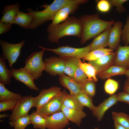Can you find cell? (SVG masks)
Wrapping results in <instances>:
<instances>
[{
    "label": "cell",
    "mask_w": 129,
    "mask_h": 129,
    "mask_svg": "<svg viewBox=\"0 0 129 129\" xmlns=\"http://www.w3.org/2000/svg\"><path fill=\"white\" fill-rule=\"evenodd\" d=\"M46 30L49 41L59 43L60 39L64 37L73 36L80 38L82 26L79 18L71 16L60 23L49 24Z\"/></svg>",
    "instance_id": "cell-1"
},
{
    "label": "cell",
    "mask_w": 129,
    "mask_h": 129,
    "mask_svg": "<svg viewBox=\"0 0 129 129\" xmlns=\"http://www.w3.org/2000/svg\"><path fill=\"white\" fill-rule=\"evenodd\" d=\"M79 18L82 26L80 38V42L82 44L101 34L112 26L115 22L113 21H106L102 19L97 13L93 14L84 15Z\"/></svg>",
    "instance_id": "cell-2"
},
{
    "label": "cell",
    "mask_w": 129,
    "mask_h": 129,
    "mask_svg": "<svg viewBox=\"0 0 129 129\" xmlns=\"http://www.w3.org/2000/svg\"><path fill=\"white\" fill-rule=\"evenodd\" d=\"M72 0H54L49 5H45L44 9L38 11L30 8L26 10L32 18L30 29H34L46 22L53 20L55 15L61 8L70 2Z\"/></svg>",
    "instance_id": "cell-3"
},
{
    "label": "cell",
    "mask_w": 129,
    "mask_h": 129,
    "mask_svg": "<svg viewBox=\"0 0 129 129\" xmlns=\"http://www.w3.org/2000/svg\"><path fill=\"white\" fill-rule=\"evenodd\" d=\"M45 50L44 49L32 53L25 60V66L26 70L36 80L41 76L42 72L45 71V66L43 57Z\"/></svg>",
    "instance_id": "cell-4"
},
{
    "label": "cell",
    "mask_w": 129,
    "mask_h": 129,
    "mask_svg": "<svg viewBox=\"0 0 129 129\" xmlns=\"http://www.w3.org/2000/svg\"><path fill=\"white\" fill-rule=\"evenodd\" d=\"M39 47L45 50L52 52L62 58H74L79 59L84 57L90 51V43L81 48H76L68 45L62 46L56 48H49L40 46Z\"/></svg>",
    "instance_id": "cell-5"
},
{
    "label": "cell",
    "mask_w": 129,
    "mask_h": 129,
    "mask_svg": "<svg viewBox=\"0 0 129 129\" xmlns=\"http://www.w3.org/2000/svg\"><path fill=\"white\" fill-rule=\"evenodd\" d=\"M68 93L64 89L36 112L43 117L48 116L61 111L64 99Z\"/></svg>",
    "instance_id": "cell-6"
},
{
    "label": "cell",
    "mask_w": 129,
    "mask_h": 129,
    "mask_svg": "<svg viewBox=\"0 0 129 129\" xmlns=\"http://www.w3.org/2000/svg\"><path fill=\"white\" fill-rule=\"evenodd\" d=\"M25 43V41L23 40L20 42L16 44L8 43L4 40L0 41V44L2 52V58L7 60L9 67L12 68L19 56L22 48Z\"/></svg>",
    "instance_id": "cell-7"
},
{
    "label": "cell",
    "mask_w": 129,
    "mask_h": 129,
    "mask_svg": "<svg viewBox=\"0 0 129 129\" xmlns=\"http://www.w3.org/2000/svg\"><path fill=\"white\" fill-rule=\"evenodd\" d=\"M34 98L31 95L25 96L20 98L12 111L9 120L14 121L20 117L28 115L29 111L33 107Z\"/></svg>",
    "instance_id": "cell-8"
},
{
    "label": "cell",
    "mask_w": 129,
    "mask_h": 129,
    "mask_svg": "<svg viewBox=\"0 0 129 129\" xmlns=\"http://www.w3.org/2000/svg\"><path fill=\"white\" fill-rule=\"evenodd\" d=\"M88 1L87 0H72L59 10L52 21L51 24H56L65 21L70 14H73L78 10L80 5Z\"/></svg>",
    "instance_id": "cell-9"
},
{
    "label": "cell",
    "mask_w": 129,
    "mask_h": 129,
    "mask_svg": "<svg viewBox=\"0 0 129 129\" xmlns=\"http://www.w3.org/2000/svg\"><path fill=\"white\" fill-rule=\"evenodd\" d=\"M45 66V71L52 76L64 74V65L63 58L52 56L45 58L44 60Z\"/></svg>",
    "instance_id": "cell-10"
},
{
    "label": "cell",
    "mask_w": 129,
    "mask_h": 129,
    "mask_svg": "<svg viewBox=\"0 0 129 129\" xmlns=\"http://www.w3.org/2000/svg\"><path fill=\"white\" fill-rule=\"evenodd\" d=\"M61 88L53 86L47 89H43L40 92L39 95L34 97L33 107L36 109L41 107L60 92Z\"/></svg>",
    "instance_id": "cell-11"
},
{
    "label": "cell",
    "mask_w": 129,
    "mask_h": 129,
    "mask_svg": "<svg viewBox=\"0 0 129 129\" xmlns=\"http://www.w3.org/2000/svg\"><path fill=\"white\" fill-rule=\"evenodd\" d=\"M43 117L45 119L47 129H64L70 124L69 121L62 111L49 116Z\"/></svg>",
    "instance_id": "cell-12"
},
{
    "label": "cell",
    "mask_w": 129,
    "mask_h": 129,
    "mask_svg": "<svg viewBox=\"0 0 129 129\" xmlns=\"http://www.w3.org/2000/svg\"><path fill=\"white\" fill-rule=\"evenodd\" d=\"M12 77L16 81L25 85L31 90L38 91L39 89L34 84L33 77L24 67L19 69L12 68L11 70Z\"/></svg>",
    "instance_id": "cell-13"
},
{
    "label": "cell",
    "mask_w": 129,
    "mask_h": 129,
    "mask_svg": "<svg viewBox=\"0 0 129 129\" xmlns=\"http://www.w3.org/2000/svg\"><path fill=\"white\" fill-rule=\"evenodd\" d=\"M123 24L120 21L115 22L111 27L109 35L108 46L113 51L119 46L122 33Z\"/></svg>",
    "instance_id": "cell-14"
},
{
    "label": "cell",
    "mask_w": 129,
    "mask_h": 129,
    "mask_svg": "<svg viewBox=\"0 0 129 129\" xmlns=\"http://www.w3.org/2000/svg\"><path fill=\"white\" fill-rule=\"evenodd\" d=\"M116 52L104 56L96 60L88 61L95 69L97 74L114 65Z\"/></svg>",
    "instance_id": "cell-15"
},
{
    "label": "cell",
    "mask_w": 129,
    "mask_h": 129,
    "mask_svg": "<svg viewBox=\"0 0 129 129\" xmlns=\"http://www.w3.org/2000/svg\"><path fill=\"white\" fill-rule=\"evenodd\" d=\"M118 102L117 94L111 96L97 106H96L92 111L93 115L97 118L98 121H101L107 111Z\"/></svg>",
    "instance_id": "cell-16"
},
{
    "label": "cell",
    "mask_w": 129,
    "mask_h": 129,
    "mask_svg": "<svg viewBox=\"0 0 129 129\" xmlns=\"http://www.w3.org/2000/svg\"><path fill=\"white\" fill-rule=\"evenodd\" d=\"M20 3L7 5L3 7L2 11L3 16L0 22L13 24L16 17L19 11Z\"/></svg>",
    "instance_id": "cell-17"
},
{
    "label": "cell",
    "mask_w": 129,
    "mask_h": 129,
    "mask_svg": "<svg viewBox=\"0 0 129 129\" xmlns=\"http://www.w3.org/2000/svg\"><path fill=\"white\" fill-rule=\"evenodd\" d=\"M116 50L114 65L129 69V45H119Z\"/></svg>",
    "instance_id": "cell-18"
},
{
    "label": "cell",
    "mask_w": 129,
    "mask_h": 129,
    "mask_svg": "<svg viewBox=\"0 0 129 129\" xmlns=\"http://www.w3.org/2000/svg\"><path fill=\"white\" fill-rule=\"evenodd\" d=\"M59 80L60 84L70 91V93L76 95L82 91V84L76 82L73 78L64 74L59 75Z\"/></svg>",
    "instance_id": "cell-19"
},
{
    "label": "cell",
    "mask_w": 129,
    "mask_h": 129,
    "mask_svg": "<svg viewBox=\"0 0 129 129\" xmlns=\"http://www.w3.org/2000/svg\"><path fill=\"white\" fill-rule=\"evenodd\" d=\"M61 111L69 121L74 123L78 126H80L82 119L86 116V113L83 110L70 109L63 105Z\"/></svg>",
    "instance_id": "cell-20"
},
{
    "label": "cell",
    "mask_w": 129,
    "mask_h": 129,
    "mask_svg": "<svg viewBox=\"0 0 129 129\" xmlns=\"http://www.w3.org/2000/svg\"><path fill=\"white\" fill-rule=\"evenodd\" d=\"M112 26L94 38L90 43V51L97 49L104 48L108 46L109 35Z\"/></svg>",
    "instance_id": "cell-21"
},
{
    "label": "cell",
    "mask_w": 129,
    "mask_h": 129,
    "mask_svg": "<svg viewBox=\"0 0 129 129\" xmlns=\"http://www.w3.org/2000/svg\"><path fill=\"white\" fill-rule=\"evenodd\" d=\"M127 69L122 67L113 65L98 74L97 76L99 78L104 80L112 76L124 75Z\"/></svg>",
    "instance_id": "cell-22"
},
{
    "label": "cell",
    "mask_w": 129,
    "mask_h": 129,
    "mask_svg": "<svg viewBox=\"0 0 129 129\" xmlns=\"http://www.w3.org/2000/svg\"><path fill=\"white\" fill-rule=\"evenodd\" d=\"M32 21V17L28 13L19 11L13 24H16L23 28L30 29Z\"/></svg>",
    "instance_id": "cell-23"
},
{
    "label": "cell",
    "mask_w": 129,
    "mask_h": 129,
    "mask_svg": "<svg viewBox=\"0 0 129 129\" xmlns=\"http://www.w3.org/2000/svg\"><path fill=\"white\" fill-rule=\"evenodd\" d=\"M62 58L64 65V74L72 78L75 70L79 66V59L74 58Z\"/></svg>",
    "instance_id": "cell-24"
},
{
    "label": "cell",
    "mask_w": 129,
    "mask_h": 129,
    "mask_svg": "<svg viewBox=\"0 0 129 129\" xmlns=\"http://www.w3.org/2000/svg\"><path fill=\"white\" fill-rule=\"evenodd\" d=\"M5 60L0 56V83L4 85L9 84L12 77L11 70H9L6 65Z\"/></svg>",
    "instance_id": "cell-25"
},
{
    "label": "cell",
    "mask_w": 129,
    "mask_h": 129,
    "mask_svg": "<svg viewBox=\"0 0 129 129\" xmlns=\"http://www.w3.org/2000/svg\"><path fill=\"white\" fill-rule=\"evenodd\" d=\"M63 105L68 108L75 110H83L84 107L80 103L75 95L67 93L65 97Z\"/></svg>",
    "instance_id": "cell-26"
},
{
    "label": "cell",
    "mask_w": 129,
    "mask_h": 129,
    "mask_svg": "<svg viewBox=\"0 0 129 129\" xmlns=\"http://www.w3.org/2000/svg\"><path fill=\"white\" fill-rule=\"evenodd\" d=\"M113 51L109 48H102L90 51L82 59L88 61L95 60L113 52Z\"/></svg>",
    "instance_id": "cell-27"
},
{
    "label": "cell",
    "mask_w": 129,
    "mask_h": 129,
    "mask_svg": "<svg viewBox=\"0 0 129 129\" xmlns=\"http://www.w3.org/2000/svg\"><path fill=\"white\" fill-rule=\"evenodd\" d=\"M79 65L86 75L87 80L95 82L97 81L96 71L92 65L88 63L82 62L81 59H79Z\"/></svg>",
    "instance_id": "cell-28"
},
{
    "label": "cell",
    "mask_w": 129,
    "mask_h": 129,
    "mask_svg": "<svg viewBox=\"0 0 129 129\" xmlns=\"http://www.w3.org/2000/svg\"><path fill=\"white\" fill-rule=\"evenodd\" d=\"M5 85L0 83V102L11 100H18L21 96L20 94L11 92L6 89Z\"/></svg>",
    "instance_id": "cell-29"
},
{
    "label": "cell",
    "mask_w": 129,
    "mask_h": 129,
    "mask_svg": "<svg viewBox=\"0 0 129 129\" xmlns=\"http://www.w3.org/2000/svg\"><path fill=\"white\" fill-rule=\"evenodd\" d=\"M31 124L35 129H46V122L44 118L38 113L36 111H33L30 114Z\"/></svg>",
    "instance_id": "cell-30"
},
{
    "label": "cell",
    "mask_w": 129,
    "mask_h": 129,
    "mask_svg": "<svg viewBox=\"0 0 129 129\" xmlns=\"http://www.w3.org/2000/svg\"><path fill=\"white\" fill-rule=\"evenodd\" d=\"M83 107L88 108L93 111L96 106L93 104L92 97L82 91L75 95Z\"/></svg>",
    "instance_id": "cell-31"
},
{
    "label": "cell",
    "mask_w": 129,
    "mask_h": 129,
    "mask_svg": "<svg viewBox=\"0 0 129 129\" xmlns=\"http://www.w3.org/2000/svg\"><path fill=\"white\" fill-rule=\"evenodd\" d=\"M11 127L14 129H25L28 125L31 124L30 115L20 117L13 121L9 122Z\"/></svg>",
    "instance_id": "cell-32"
},
{
    "label": "cell",
    "mask_w": 129,
    "mask_h": 129,
    "mask_svg": "<svg viewBox=\"0 0 129 129\" xmlns=\"http://www.w3.org/2000/svg\"><path fill=\"white\" fill-rule=\"evenodd\" d=\"M112 117L114 122L120 124L127 129H129V115L122 112H113Z\"/></svg>",
    "instance_id": "cell-33"
},
{
    "label": "cell",
    "mask_w": 129,
    "mask_h": 129,
    "mask_svg": "<svg viewBox=\"0 0 129 129\" xmlns=\"http://www.w3.org/2000/svg\"><path fill=\"white\" fill-rule=\"evenodd\" d=\"M119 87L118 82L110 78L108 79L106 81L104 86L105 92L111 96L114 94Z\"/></svg>",
    "instance_id": "cell-34"
},
{
    "label": "cell",
    "mask_w": 129,
    "mask_h": 129,
    "mask_svg": "<svg viewBox=\"0 0 129 129\" xmlns=\"http://www.w3.org/2000/svg\"><path fill=\"white\" fill-rule=\"evenodd\" d=\"M95 82L93 81L87 79L82 84V91L92 97H94L96 93Z\"/></svg>",
    "instance_id": "cell-35"
},
{
    "label": "cell",
    "mask_w": 129,
    "mask_h": 129,
    "mask_svg": "<svg viewBox=\"0 0 129 129\" xmlns=\"http://www.w3.org/2000/svg\"><path fill=\"white\" fill-rule=\"evenodd\" d=\"M96 8L99 11L102 13L108 12L112 7L109 0H96Z\"/></svg>",
    "instance_id": "cell-36"
},
{
    "label": "cell",
    "mask_w": 129,
    "mask_h": 129,
    "mask_svg": "<svg viewBox=\"0 0 129 129\" xmlns=\"http://www.w3.org/2000/svg\"><path fill=\"white\" fill-rule=\"evenodd\" d=\"M72 78L77 82L82 84L87 79V76L79 66L76 69Z\"/></svg>",
    "instance_id": "cell-37"
},
{
    "label": "cell",
    "mask_w": 129,
    "mask_h": 129,
    "mask_svg": "<svg viewBox=\"0 0 129 129\" xmlns=\"http://www.w3.org/2000/svg\"><path fill=\"white\" fill-rule=\"evenodd\" d=\"M121 39L125 45H128L129 44V16L127 18L123 28Z\"/></svg>",
    "instance_id": "cell-38"
},
{
    "label": "cell",
    "mask_w": 129,
    "mask_h": 129,
    "mask_svg": "<svg viewBox=\"0 0 129 129\" xmlns=\"http://www.w3.org/2000/svg\"><path fill=\"white\" fill-rule=\"evenodd\" d=\"M16 100H11L0 102V112H2L8 110L12 111L14 108L17 102Z\"/></svg>",
    "instance_id": "cell-39"
},
{
    "label": "cell",
    "mask_w": 129,
    "mask_h": 129,
    "mask_svg": "<svg viewBox=\"0 0 129 129\" xmlns=\"http://www.w3.org/2000/svg\"><path fill=\"white\" fill-rule=\"evenodd\" d=\"M112 6L116 7V10L119 13L122 14L126 11L123 4L128 1L127 0H108Z\"/></svg>",
    "instance_id": "cell-40"
},
{
    "label": "cell",
    "mask_w": 129,
    "mask_h": 129,
    "mask_svg": "<svg viewBox=\"0 0 129 129\" xmlns=\"http://www.w3.org/2000/svg\"><path fill=\"white\" fill-rule=\"evenodd\" d=\"M118 101L122 102L129 104V94L124 91L117 94Z\"/></svg>",
    "instance_id": "cell-41"
},
{
    "label": "cell",
    "mask_w": 129,
    "mask_h": 129,
    "mask_svg": "<svg viewBox=\"0 0 129 129\" xmlns=\"http://www.w3.org/2000/svg\"><path fill=\"white\" fill-rule=\"evenodd\" d=\"M12 24L0 22V34L8 32L11 28Z\"/></svg>",
    "instance_id": "cell-42"
},
{
    "label": "cell",
    "mask_w": 129,
    "mask_h": 129,
    "mask_svg": "<svg viewBox=\"0 0 129 129\" xmlns=\"http://www.w3.org/2000/svg\"><path fill=\"white\" fill-rule=\"evenodd\" d=\"M124 91L129 94V79L128 78L125 82L123 88Z\"/></svg>",
    "instance_id": "cell-43"
},
{
    "label": "cell",
    "mask_w": 129,
    "mask_h": 129,
    "mask_svg": "<svg viewBox=\"0 0 129 129\" xmlns=\"http://www.w3.org/2000/svg\"><path fill=\"white\" fill-rule=\"evenodd\" d=\"M114 126L115 129H127L124 127L117 123L114 122Z\"/></svg>",
    "instance_id": "cell-44"
},
{
    "label": "cell",
    "mask_w": 129,
    "mask_h": 129,
    "mask_svg": "<svg viewBox=\"0 0 129 129\" xmlns=\"http://www.w3.org/2000/svg\"><path fill=\"white\" fill-rule=\"evenodd\" d=\"M10 116L7 114H6L5 113L3 114H0V118H3L6 117H8Z\"/></svg>",
    "instance_id": "cell-45"
},
{
    "label": "cell",
    "mask_w": 129,
    "mask_h": 129,
    "mask_svg": "<svg viewBox=\"0 0 129 129\" xmlns=\"http://www.w3.org/2000/svg\"><path fill=\"white\" fill-rule=\"evenodd\" d=\"M124 75L129 79V69H127Z\"/></svg>",
    "instance_id": "cell-46"
},
{
    "label": "cell",
    "mask_w": 129,
    "mask_h": 129,
    "mask_svg": "<svg viewBox=\"0 0 129 129\" xmlns=\"http://www.w3.org/2000/svg\"><path fill=\"white\" fill-rule=\"evenodd\" d=\"M94 129H98V127H95Z\"/></svg>",
    "instance_id": "cell-47"
}]
</instances>
